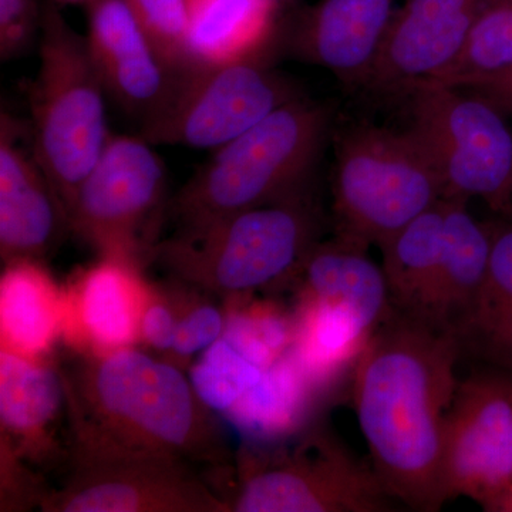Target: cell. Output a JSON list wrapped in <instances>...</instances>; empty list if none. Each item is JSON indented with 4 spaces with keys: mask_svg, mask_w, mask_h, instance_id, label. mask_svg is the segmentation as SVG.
<instances>
[{
    "mask_svg": "<svg viewBox=\"0 0 512 512\" xmlns=\"http://www.w3.org/2000/svg\"><path fill=\"white\" fill-rule=\"evenodd\" d=\"M20 127L2 114L0 130V255L3 265L42 262L70 234L69 215L33 151L20 146Z\"/></svg>",
    "mask_w": 512,
    "mask_h": 512,
    "instance_id": "cell-16",
    "label": "cell"
},
{
    "mask_svg": "<svg viewBox=\"0 0 512 512\" xmlns=\"http://www.w3.org/2000/svg\"><path fill=\"white\" fill-rule=\"evenodd\" d=\"M161 158L144 138L113 136L80 185L70 234L100 256L150 264L170 200Z\"/></svg>",
    "mask_w": 512,
    "mask_h": 512,
    "instance_id": "cell-9",
    "label": "cell"
},
{
    "mask_svg": "<svg viewBox=\"0 0 512 512\" xmlns=\"http://www.w3.org/2000/svg\"><path fill=\"white\" fill-rule=\"evenodd\" d=\"M178 284L181 289L174 292L178 303L177 335L168 357L173 359L171 363L175 366H185L191 357L204 352L212 343L222 338L225 329V309L204 301L202 296L195 293L197 289L181 282Z\"/></svg>",
    "mask_w": 512,
    "mask_h": 512,
    "instance_id": "cell-31",
    "label": "cell"
},
{
    "mask_svg": "<svg viewBox=\"0 0 512 512\" xmlns=\"http://www.w3.org/2000/svg\"><path fill=\"white\" fill-rule=\"evenodd\" d=\"M322 231V212L306 192L229 215L195 234H173L158 242L150 264L228 302L291 288Z\"/></svg>",
    "mask_w": 512,
    "mask_h": 512,
    "instance_id": "cell-4",
    "label": "cell"
},
{
    "mask_svg": "<svg viewBox=\"0 0 512 512\" xmlns=\"http://www.w3.org/2000/svg\"><path fill=\"white\" fill-rule=\"evenodd\" d=\"M512 484V375L483 367L458 382L443 441L446 501L481 508Z\"/></svg>",
    "mask_w": 512,
    "mask_h": 512,
    "instance_id": "cell-12",
    "label": "cell"
},
{
    "mask_svg": "<svg viewBox=\"0 0 512 512\" xmlns=\"http://www.w3.org/2000/svg\"><path fill=\"white\" fill-rule=\"evenodd\" d=\"M510 66L512 0H485L456 60L431 82L453 84Z\"/></svg>",
    "mask_w": 512,
    "mask_h": 512,
    "instance_id": "cell-28",
    "label": "cell"
},
{
    "mask_svg": "<svg viewBox=\"0 0 512 512\" xmlns=\"http://www.w3.org/2000/svg\"><path fill=\"white\" fill-rule=\"evenodd\" d=\"M295 342L291 352L320 382L339 389L352 375L372 330L338 303L295 299Z\"/></svg>",
    "mask_w": 512,
    "mask_h": 512,
    "instance_id": "cell-26",
    "label": "cell"
},
{
    "mask_svg": "<svg viewBox=\"0 0 512 512\" xmlns=\"http://www.w3.org/2000/svg\"><path fill=\"white\" fill-rule=\"evenodd\" d=\"M485 0H403L384 35L365 87L412 92L456 60Z\"/></svg>",
    "mask_w": 512,
    "mask_h": 512,
    "instance_id": "cell-13",
    "label": "cell"
},
{
    "mask_svg": "<svg viewBox=\"0 0 512 512\" xmlns=\"http://www.w3.org/2000/svg\"><path fill=\"white\" fill-rule=\"evenodd\" d=\"M444 84V83H443ZM448 86L483 97L503 114H512V66L497 72L478 74Z\"/></svg>",
    "mask_w": 512,
    "mask_h": 512,
    "instance_id": "cell-34",
    "label": "cell"
},
{
    "mask_svg": "<svg viewBox=\"0 0 512 512\" xmlns=\"http://www.w3.org/2000/svg\"><path fill=\"white\" fill-rule=\"evenodd\" d=\"M299 97L262 60L191 66L177 73L161 106L141 123L140 137L151 146L217 150Z\"/></svg>",
    "mask_w": 512,
    "mask_h": 512,
    "instance_id": "cell-10",
    "label": "cell"
},
{
    "mask_svg": "<svg viewBox=\"0 0 512 512\" xmlns=\"http://www.w3.org/2000/svg\"><path fill=\"white\" fill-rule=\"evenodd\" d=\"M231 512H387L393 498L372 464L316 421L278 443L245 441L234 458Z\"/></svg>",
    "mask_w": 512,
    "mask_h": 512,
    "instance_id": "cell-6",
    "label": "cell"
},
{
    "mask_svg": "<svg viewBox=\"0 0 512 512\" xmlns=\"http://www.w3.org/2000/svg\"><path fill=\"white\" fill-rule=\"evenodd\" d=\"M178 326V303L175 295L151 285L150 296L140 323V340L158 352L170 353Z\"/></svg>",
    "mask_w": 512,
    "mask_h": 512,
    "instance_id": "cell-33",
    "label": "cell"
},
{
    "mask_svg": "<svg viewBox=\"0 0 512 512\" xmlns=\"http://www.w3.org/2000/svg\"><path fill=\"white\" fill-rule=\"evenodd\" d=\"M446 229V200L424 211L380 247L394 311L421 319L439 272Z\"/></svg>",
    "mask_w": 512,
    "mask_h": 512,
    "instance_id": "cell-25",
    "label": "cell"
},
{
    "mask_svg": "<svg viewBox=\"0 0 512 512\" xmlns=\"http://www.w3.org/2000/svg\"><path fill=\"white\" fill-rule=\"evenodd\" d=\"M66 416V389L60 367L0 349V444L26 463L66 457L56 430Z\"/></svg>",
    "mask_w": 512,
    "mask_h": 512,
    "instance_id": "cell-18",
    "label": "cell"
},
{
    "mask_svg": "<svg viewBox=\"0 0 512 512\" xmlns=\"http://www.w3.org/2000/svg\"><path fill=\"white\" fill-rule=\"evenodd\" d=\"M144 32L175 73L190 66L187 0H127Z\"/></svg>",
    "mask_w": 512,
    "mask_h": 512,
    "instance_id": "cell-30",
    "label": "cell"
},
{
    "mask_svg": "<svg viewBox=\"0 0 512 512\" xmlns=\"http://www.w3.org/2000/svg\"><path fill=\"white\" fill-rule=\"evenodd\" d=\"M461 359L456 336L392 309L350 377L370 464L387 494L414 511L447 503L444 426Z\"/></svg>",
    "mask_w": 512,
    "mask_h": 512,
    "instance_id": "cell-1",
    "label": "cell"
},
{
    "mask_svg": "<svg viewBox=\"0 0 512 512\" xmlns=\"http://www.w3.org/2000/svg\"><path fill=\"white\" fill-rule=\"evenodd\" d=\"M409 94V131L439 173L443 198H480L512 217V131L504 114L477 94L431 80Z\"/></svg>",
    "mask_w": 512,
    "mask_h": 512,
    "instance_id": "cell-8",
    "label": "cell"
},
{
    "mask_svg": "<svg viewBox=\"0 0 512 512\" xmlns=\"http://www.w3.org/2000/svg\"><path fill=\"white\" fill-rule=\"evenodd\" d=\"M485 512H512V484L483 508Z\"/></svg>",
    "mask_w": 512,
    "mask_h": 512,
    "instance_id": "cell-35",
    "label": "cell"
},
{
    "mask_svg": "<svg viewBox=\"0 0 512 512\" xmlns=\"http://www.w3.org/2000/svg\"><path fill=\"white\" fill-rule=\"evenodd\" d=\"M87 45L107 94L143 123L170 93L177 73L165 63L127 0L87 6Z\"/></svg>",
    "mask_w": 512,
    "mask_h": 512,
    "instance_id": "cell-17",
    "label": "cell"
},
{
    "mask_svg": "<svg viewBox=\"0 0 512 512\" xmlns=\"http://www.w3.org/2000/svg\"><path fill=\"white\" fill-rule=\"evenodd\" d=\"M443 198V183L409 130L359 124L335 138L333 237L369 251Z\"/></svg>",
    "mask_w": 512,
    "mask_h": 512,
    "instance_id": "cell-7",
    "label": "cell"
},
{
    "mask_svg": "<svg viewBox=\"0 0 512 512\" xmlns=\"http://www.w3.org/2000/svg\"><path fill=\"white\" fill-rule=\"evenodd\" d=\"M264 370L221 338L200 353L190 369L198 399L211 412L228 413L261 380Z\"/></svg>",
    "mask_w": 512,
    "mask_h": 512,
    "instance_id": "cell-29",
    "label": "cell"
},
{
    "mask_svg": "<svg viewBox=\"0 0 512 512\" xmlns=\"http://www.w3.org/2000/svg\"><path fill=\"white\" fill-rule=\"evenodd\" d=\"M399 0H318L281 28L286 52L365 86Z\"/></svg>",
    "mask_w": 512,
    "mask_h": 512,
    "instance_id": "cell-14",
    "label": "cell"
},
{
    "mask_svg": "<svg viewBox=\"0 0 512 512\" xmlns=\"http://www.w3.org/2000/svg\"><path fill=\"white\" fill-rule=\"evenodd\" d=\"M491 254L483 288L456 332L461 353L512 375V217L488 222Z\"/></svg>",
    "mask_w": 512,
    "mask_h": 512,
    "instance_id": "cell-24",
    "label": "cell"
},
{
    "mask_svg": "<svg viewBox=\"0 0 512 512\" xmlns=\"http://www.w3.org/2000/svg\"><path fill=\"white\" fill-rule=\"evenodd\" d=\"M143 266L119 258L80 272L63 293L62 339L77 355H104L133 348L150 296Z\"/></svg>",
    "mask_w": 512,
    "mask_h": 512,
    "instance_id": "cell-15",
    "label": "cell"
},
{
    "mask_svg": "<svg viewBox=\"0 0 512 512\" xmlns=\"http://www.w3.org/2000/svg\"><path fill=\"white\" fill-rule=\"evenodd\" d=\"M50 2L55 3V5H57V6H67V5L89 6L90 3L94 2V0H50Z\"/></svg>",
    "mask_w": 512,
    "mask_h": 512,
    "instance_id": "cell-36",
    "label": "cell"
},
{
    "mask_svg": "<svg viewBox=\"0 0 512 512\" xmlns=\"http://www.w3.org/2000/svg\"><path fill=\"white\" fill-rule=\"evenodd\" d=\"M336 392V387L312 376L289 350L224 416L245 441L278 443L316 423Z\"/></svg>",
    "mask_w": 512,
    "mask_h": 512,
    "instance_id": "cell-19",
    "label": "cell"
},
{
    "mask_svg": "<svg viewBox=\"0 0 512 512\" xmlns=\"http://www.w3.org/2000/svg\"><path fill=\"white\" fill-rule=\"evenodd\" d=\"M0 279L2 349L45 359L62 339L63 293L39 261L3 265Z\"/></svg>",
    "mask_w": 512,
    "mask_h": 512,
    "instance_id": "cell-23",
    "label": "cell"
},
{
    "mask_svg": "<svg viewBox=\"0 0 512 512\" xmlns=\"http://www.w3.org/2000/svg\"><path fill=\"white\" fill-rule=\"evenodd\" d=\"M269 2L274 3V5L278 6V8L284 9L291 6L295 0H269Z\"/></svg>",
    "mask_w": 512,
    "mask_h": 512,
    "instance_id": "cell-37",
    "label": "cell"
},
{
    "mask_svg": "<svg viewBox=\"0 0 512 512\" xmlns=\"http://www.w3.org/2000/svg\"><path fill=\"white\" fill-rule=\"evenodd\" d=\"M62 487L43 512H231L192 464L150 454L72 451Z\"/></svg>",
    "mask_w": 512,
    "mask_h": 512,
    "instance_id": "cell-11",
    "label": "cell"
},
{
    "mask_svg": "<svg viewBox=\"0 0 512 512\" xmlns=\"http://www.w3.org/2000/svg\"><path fill=\"white\" fill-rule=\"evenodd\" d=\"M446 200V229L439 272L421 320L456 336L487 276L491 229L468 212L467 201Z\"/></svg>",
    "mask_w": 512,
    "mask_h": 512,
    "instance_id": "cell-20",
    "label": "cell"
},
{
    "mask_svg": "<svg viewBox=\"0 0 512 512\" xmlns=\"http://www.w3.org/2000/svg\"><path fill=\"white\" fill-rule=\"evenodd\" d=\"M330 130L329 107L299 97L217 148L171 198L174 234H195L237 212L311 192Z\"/></svg>",
    "mask_w": 512,
    "mask_h": 512,
    "instance_id": "cell-3",
    "label": "cell"
},
{
    "mask_svg": "<svg viewBox=\"0 0 512 512\" xmlns=\"http://www.w3.org/2000/svg\"><path fill=\"white\" fill-rule=\"evenodd\" d=\"M43 8L36 0H0V57L10 60L30 49L40 33Z\"/></svg>",
    "mask_w": 512,
    "mask_h": 512,
    "instance_id": "cell-32",
    "label": "cell"
},
{
    "mask_svg": "<svg viewBox=\"0 0 512 512\" xmlns=\"http://www.w3.org/2000/svg\"><path fill=\"white\" fill-rule=\"evenodd\" d=\"M295 312L272 299L242 296L225 303L228 340L241 355L262 370L275 365L295 342Z\"/></svg>",
    "mask_w": 512,
    "mask_h": 512,
    "instance_id": "cell-27",
    "label": "cell"
},
{
    "mask_svg": "<svg viewBox=\"0 0 512 512\" xmlns=\"http://www.w3.org/2000/svg\"><path fill=\"white\" fill-rule=\"evenodd\" d=\"M281 10L269 0H187L188 67L264 59Z\"/></svg>",
    "mask_w": 512,
    "mask_h": 512,
    "instance_id": "cell-21",
    "label": "cell"
},
{
    "mask_svg": "<svg viewBox=\"0 0 512 512\" xmlns=\"http://www.w3.org/2000/svg\"><path fill=\"white\" fill-rule=\"evenodd\" d=\"M59 8L53 2L43 5L39 69L29 87L30 134L37 163L70 215L110 133L107 92L86 36L69 25Z\"/></svg>",
    "mask_w": 512,
    "mask_h": 512,
    "instance_id": "cell-5",
    "label": "cell"
},
{
    "mask_svg": "<svg viewBox=\"0 0 512 512\" xmlns=\"http://www.w3.org/2000/svg\"><path fill=\"white\" fill-rule=\"evenodd\" d=\"M60 370L69 457L72 451H100L234 466L220 421L174 363L133 346L79 355Z\"/></svg>",
    "mask_w": 512,
    "mask_h": 512,
    "instance_id": "cell-2",
    "label": "cell"
},
{
    "mask_svg": "<svg viewBox=\"0 0 512 512\" xmlns=\"http://www.w3.org/2000/svg\"><path fill=\"white\" fill-rule=\"evenodd\" d=\"M367 252L335 237L318 242L293 281L295 299L346 306L373 332L392 311V305L382 266H377Z\"/></svg>",
    "mask_w": 512,
    "mask_h": 512,
    "instance_id": "cell-22",
    "label": "cell"
}]
</instances>
